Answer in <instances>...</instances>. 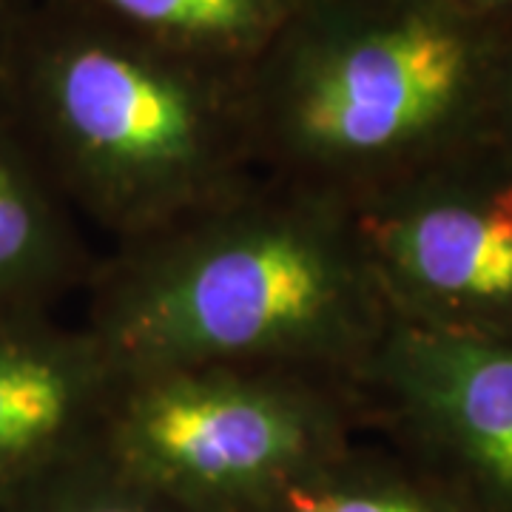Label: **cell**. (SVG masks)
<instances>
[{
    "mask_svg": "<svg viewBox=\"0 0 512 512\" xmlns=\"http://www.w3.org/2000/svg\"><path fill=\"white\" fill-rule=\"evenodd\" d=\"M35 0H0V69L20 32V23L29 15Z\"/></svg>",
    "mask_w": 512,
    "mask_h": 512,
    "instance_id": "4fadbf2b",
    "label": "cell"
},
{
    "mask_svg": "<svg viewBox=\"0 0 512 512\" xmlns=\"http://www.w3.org/2000/svg\"><path fill=\"white\" fill-rule=\"evenodd\" d=\"M495 134L512 148V29L504 43L495 86Z\"/></svg>",
    "mask_w": 512,
    "mask_h": 512,
    "instance_id": "7c38bea8",
    "label": "cell"
},
{
    "mask_svg": "<svg viewBox=\"0 0 512 512\" xmlns=\"http://www.w3.org/2000/svg\"><path fill=\"white\" fill-rule=\"evenodd\" d=\"M356 396L367 439L410 458L473 512H512V339L390 319Z\"/></svg>",
    "mask_w": 512,
    "mask_h": 512,
    "instance_id": "8992f818",
    "label": "cell"
},
{
    "mask_svg": "<svg viewBox=\"0 0 512 512\" xmlns=\"http://www.w3.org/2000/svg\"><path fill=\"white\" fill-rule=\"evenodd\" d=\"M197 63L245 74L305 0H46Z\"/></svg>",
    "mask_w": 512,
    "mask_h": 512,
    "instance_id": "9c48e42d",
    "label": "cell"
},
{
    "mask_svg": "<svg viewBox=\"0 0 512 512\" xmlns=\"http://www.w3.org/2000/svg\"><path fill=\"white\" fill-rule=\"evenodd\" d=\"M510 29L453 0H305L245 72L259 174L353 208L490 137Z\"/></svg>",
    "mask_w": 512,
    "mask_h": 512,
    "instance_id": "7a4b0ae2",
    "label": "cell"
},
{
    "mask_svg": "<svg viewBox=\"0 0 512 512\" xmlns=\"http://www.w3.org/2000/svg\"><path fill=\"white\" fill-rule=\"evenodd\" d=\"M353 214L396 322L512 339V148L498 134L367 197Z\"/></svg>",
    "mask_w": 512,
    "mask_h": 512,
    "instance_id": "5b68a950",
    "label": "cell"
},
{
    "mask_svg": "<svg viewBox=\"0 0 512 512\" xmlns=\"http://www.w3.org/2000/svg\"><path fill=\"white\" fill-rule=\"evenodd\" d=\"M365 439L356 387L276 367L120 373L97 453L180 512H274Z\"/></svg>",
    "mask_w": 512,
    "mask_h": 512,
    "instance_id": "277c9868",
    "label": "cell"
},
{
    "mask_svg": "<svg viewBox=\"0 0 512 512\" xmlns=\"http://www.w3.org/2000/svg\"><path fill=\"white\" fill-rule=\"evenodd\" d=\"M83 299L80 322L120 373L276 367L356 387L393 319L348 202L265 174L100 254Z\"/></svg>",
    "mask_w": 512,
    "mask_h": 512,
    "instance_id": "6da1fadb",
    "label": "cell"
},
{
    "mask_svg": "<svg viewBox=\"0 0 512 512\" xmlns=\"http://www.w3.org/2000/svg\"><path fill=\"white\" fill-rule=\"evenodd\" d=\"M453 3L476 18L512 26V0H453Z\"/></svg>",
    "mask_w": 512,
    "mask_h": 512,
    "instance_id": "5bb4252c",
    "label": "cell"
},
{
    "mask_svg": "<svg viewBox=\"0 0 512 512\" xmlns=\"http://www.w3.org/2000/svg\"><path fill=\"white\" fill-rule=\"evenodd\" d=\"M100 254L0 94V319L60 313Z\"/></svg>",
    "mask_w": 512,
    "mask_h": 512,
    "instance_id": "ba28073f",
    "label": "cell"
},
{
    "mask_svg": "<svg viewBox=\"0 0 512 512\" xmlns=\"http://www.w3.org/2000/svg\"><path fill=\"white\" fill-rule=\"evenodd\" d=\"M0 94L86 231L123 248L259 177L245 74L157 49L35 0Z\"/></svg>",
    "mask_w": 512,
    "mask_h": 512,
    "instance_id": "3957f363",
    "label": "cell"
},
{
    "mask_svg": "<svg viewBox=\"0 0 512 512\" xmlns=\"http://www.w3.org/2000/svg\"><path fill=\"white\" fill-rule=\"evenodd\" d=\"M120 370L83 322L0 319V501L92 450Z\"/></svg>",
    "mask_w": 512,
    "mask_h": 512,
    "instance_id": "52a82bcc",
    "label": "cell"
},
{
    "mask_svg": "<svg viewBox=\"0 0 512 512\" xmlns=\"http://www.w3.org/2000/svg\"><path fill=\"white\" fill-rule=\"evenodd\" d=\"M274 512H473L453 490L376 439H359Z\"/></svg>",
    "mask_w": 512,
    "mask_h": 512,
    "instance_id": "30bf717a",
    "label": "cell"
},
{
    "mask_svg": "<svg viewBox=\"0 0 512 512\" xmlns=\"http://www.w3.org/2000/svg\"><path fill=\"white\" fill-rule=\"evenodd\" d=\"M0 512H180L123 476L97 444L26 481L0 501Z\"/></svg>",
    "mask_w": 512,
    "mask_h": 512,
    "instance_id": "8fae6325",
    "label": "cell"
}]
</instances>
